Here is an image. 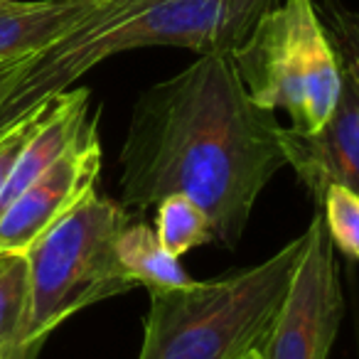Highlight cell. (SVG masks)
Wrapping results in <instances>:
<instances>
[{
  "instance_id": "30bf717a",
  "label": "cell",
  "mask_w": 359,
  "mask_h": 359,
  "mask_svg": "<svg viewBox=\"0 0 359 359\" xmlns=\"http://www.w3.org/2000/svg\"><path fill=\"white\" fill-rule=\"evenodd\" d=\"M116 254H118L121 271L133 280L135 288L138 285H145L148 290L182 288V285L192 283L180 259H175L172 254L163 249L153 226H148L140 219H133V217L118 234Z\"/></svg>"
},
{
  "instance_id": "7c38bea8",
  "label": "cell",
  "mask_w": 359,
  "mask_h": 359,
  "mask_svg": "<svg viewBox=\"0 0 359 359\" xmlns=\"http://www.w3.org/2000/svg\"><path fill=\"white\" fill-rule=\"evenodd\" d=\"M155 212V234L163 249L175 259H182L197 246L215 244L212 222L190 197L170 195L160 200Z\"/></svg>"
},
{
  "instance_id": "9a60e30c",
  "label": "cell",
  "mask_w": 359,
  "mask_h": 359,
  "mask_svg": "<svg viewBox=\"0 0 359 359\" xmlns=\"http://www.w3.org/2000/svg\"><path fill=\"white\" fill-rule=\"evenodd\" d=\"M47 101H42L35 111H30L27 116L18 118L15 123L8 126L6 130H0V195H3V190H6L13 170H15L18 158L22 155V150H25V145L30 143L32 133L37 130L42 116H45Z\"/></svg>"
},
{
  "instance_id": "9c48e42d",
  "label": "cell",
  "mask_w": 359,
  "mask_h": 359,
  "mask_svg": "<svg viewBox=\"0 0 359 359\" xmlns=\"http://www.w3.org/2000/svg\"><path fill=\"white\" fill-rule=\"evenodd\" d=\"M104 3L106 0H6L0 6V62L45 50Z\"/></svg>"
},
{
  "instance_id": "ac0fdd59",
  "label": "cell",
  "mask_w": 359,
  "mask_h": 359,
  "mask_svg": "<svg viewBox=\"0 0 359 359\" xmlns=\"http://www.w3.org/2000/svg\"><path fill=\"white\" fill-rule=\"evenodd\" d=\"M121 3H140V0H121Z\"/></svg>"
},
{
  "instance_id": "5b68a950",
  "label": "cell",
  "mask_w": 359,
  "mask_h": 359,
  "mask_svg": "<svg viewBox=\"0 0 359 359\" xmlns=\"http://www.w3.org/2000/svg\"><path fill=\"white\" fill-rule=\"evenodd\" d=\"M231 60L251 99L283 109L298 133L320 130L337 106L342 65L313 0H278Z\"/></svg>"
},
{
  "instance_id": "7a4b0ae2",
  "label": "cell",
  "mask_w": 359,
  "mask_h": 359,
  "mask_svg": "<svg viewBox=\"0 0 359 359\" xmlns=\"http://www.w3.org/2000/svg\"><path fill=\"white\" fill-rule=\"evenodd\" d=\"M278 0H106L84 22L35 52L0 109V130L67 91L99 62L140 47L234 52Z\"/></svg>"
},
{
  "instance_id": "4fadbf2b",
  "label": "cell",
  "mask_w": 359,
  "mask_h": 359,
  "mask_svg": "<svg viewBox=\"0 0 359 359\" xmlns=\"http://www.w3.org/2000/svg\"><path fill=\"white\" fill-rule=\"evenodd\" d=\"M318 207L323 210L320 217H323L332 244L339 246L354 261H359V195L332 185L325 190Z\"/></svg>"
},
{
  "instance_id": "8fae6325",
  "label": "cell",
  "mask_w": 359,
  "mask_h": 359,
  "mask_svg": "<svg viewBox=\"0 0 359 359\" xmlns=\"http://www.w3.org/2000/svg\"><path fill=\"white\" fill-rule=\"evenodd\" d=\"M30 313V269L25 254L0 256V359H22Z\"/></svg>"
},
{
  "instance_id": "e0dca14e",
  "label": "cell",
  "mask_w": 359,
  "mask_h": 359,
  "mask_svg": "<svg viewBox=\"0 0 359 359\" xmlns=\"http://www.w3.org/2000/svg\"><path fill=\"white\" fill-rule=\"evenodd\" d=\"M241 359H261V347L254 349V352H249V354H244Z\"/></svg>"
},
{
  "instance_id": "d6986e66",
  "label": "cell",
  "mask_w": 359,
  "mask_h": 359,
  "mask_svg": "<svg viewBox=\"0 0 359 359\" xmlns=\"http://www.w3.org/2000/svg\"><path fill=\"white\" fill-rule=\"evenodd\" d=\"M3 3H6V0H0V6H3Z\"/></svg>"
},
{
  "instance_id": "277c9868",
  "label": "cell",
  "mask_w": 359,
  "mask_h": 359,
  "mask_svg": "<svg viewBox=\"0 0 359 359\" xmlns=\"http://www.w3.org/2000/svg\"><path fill=\"white\" fill-rule=\"evenodd\" d=\"M130 222V210L111 197L91 195L50 229L30 251V313L22 332V359L79 310L135 288L121 271L116 241Z\"/></svg>"
},
{
  "instance_id": "8992f818",
  "label": "cell",
  "mask_w": 359,
  "mask_h": 359,
  "mask_svg": "<svg viewBox=\"0 0 359 359\" xmlns=\"http://www.w3.org/2000/svg\"><path fill=\"white\" fill-rule=\"evenodd\" d=\"M342 315L344 298L334 244L323 217L315 215L290 290L261 344V359H327Z\"/></svg>"
},
{
  "instance_id": "3957f363",
  "label": "cell",
  "mask_w": 359,
  "mask_h": 359,
  "mask_svg": "<svg viewBox=\"0 0 359 359\" xmlns=\"http://www.w3.org/2000/svg\"><path fill=\"white\" fill-rule=\"evenodd\" d=\"M305 246L308 229L251 269L182 288H150L138 359H241L259 349Z\"/></svg>"
},
{
  "instance_id": "5bb4252c",
  "label": "cell",
  "mask_w": 359,
  "mask_h": 359,
  "mask_svg": "<svg viewBox=\"0 0 359 359\" xmlns=\"http://www.w3.org/2000/svg\"><path fill=\"white\" fill-rule=\"evenodd\" d=\"M318 13L342 69L349 72L359 84V11H349L337 0H325V8Z\"/></svg>"
},
{
  "instance_id": "52a82bcc",
  "label": "cell",
  "mask_w": 359,
  "mask_h": 359,
  "mask_svg": "<svg viewBox=\"0 0 359 359\" xmlns=\"http://www.w3.org/2000/svg\"><path fill=\"white\" fill-rule=\"evenodd\" d=\"M101 143L96 116L79 138L0 215V256L27 254L50 229L96 192Z\"/></svg>"
},
{
  "instance_id": "2e32d148",
  "label": "cell",
  "mask_w": 359,
  "mask_h": 359,
  "mask_svg": "<svg viewBox=\"0 0 359 359\" xmlns=\"http://www.w3.org/2000/svg\"><path fill=\"white\" fill-rule=\"evenodd\" d=\"M32 57H35V52H32V55L13 57V60L0 62V109L6 106L8 96H11V91L15 89L18 79H20V74L25 72V67L30 65Z\"/></svg>"
},
{
  "instance_id": "ba28073f",
  "label": "cell",
  "mask_w": 359,
  "mask_h": 359,
  "mask_svg": "<svg viewBox=\"0 0 359 359\" xmlns=\"http://www.w3.org/2000/svg\"><path fill=\"white\" fill-rule=\"evenodd\" d=\"M283 150L318 205L332 185L359 195V84L349 72L342 69V89L327 123L315 133L283 128Z\"/></svg>"
},
{
  "instance_id": "6da1fadb",
  "label": "cell",
  "mask_w": 359,
  "mask_h": 359,
  "mask_svg": "<svg viewBox=\"0 0 359 359\" xmlns=\"http://www.w3.org/2000/svg\"><path fill=\"white\" fill-rule=\"evenodd\" d=\"M118 163L128 210L185 195L210 217L215 244L236 249L288 160L273 111L249 96L231 52H215L138 96Z\"/></svg>"
}]
</instances>
